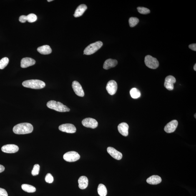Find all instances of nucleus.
<instances>
[{"label": "nucleus", "instance_id": "nucleus-1", "mask_svg": "<svg viewBox=\"0 0 196 196\" xmlns=\"http://www.w3.org/2000/svg\"><path fill=\"white\" fill-rule=\"evenodd\" d=\"M33 129L32 124L29 123H22L14 126L13 131L15 134H24L30 133L32 132Z\"/></svg>", "mask_w": 196, "mask_h": 196}, {"label": "nucleus", "instance_id": "nucleus-2", "mask_svg": "<svg viewBox=\"0 0 196 196\" xmlns=\"http://www.w3.org/2000/svg\"><path fill=\"white\" fill-rule=\"evenodd\" d=\"M22 85L25 87L34 89H41L46 86V84L43 81L39 80H30L24 81L22 83Z\"/></svg>", "mask_w": 196, "mask_h": 196}, {"label": "nucleus", "instance_id": "nucleus-3", "mask_svg": "<svg viewBox=\"0 0 196 196\" xmlns=\"http://www.w3.org/2000/svg\"><path fill=\"white\" fill-rule=\"evenodd\" d=\"M46 106L49 108L59 112H69L70 110L69 108L61 102L54 100L49 101L46 104Z\"/></svg>", "mask_w": 196, "mask_h": 196}, {"label": "nucleus", "instance_id": "nucleus-4", "mask_svg": "<svg viewBox=\"0 0 196 196\" xmlns=\"http://www.w3.org/2000/svg\"><path fill=\"white\" fill-rule=\"evenodd\" d=\"M103 45V43L101 41H98L97 42L91 44L86 47L84 50V54L86 55H91L100 49Z\"/></svg>", "mask_w": 196, "mask_h": 196}, {"label": "nucleus", "instance_id": "nucleus-5", "mask_svg": "<svg viewBox=\"0 0 196 196\" xmlns=\"http://www.w3.org/2000/svg\"><path fill=\"white\" fill-rule=\"evenodd\" d=\"M144 63L147 67L152 69H157L159 66V61L157 59L149 55L145 56Z\"/></svg>", "mask_w": 196, "mask_h": 196}, {"label": "nucleus", "instance_id": "nucleus-6", "mask_svg": "<svg viewBox=\"0 0 196 196\" xmlns=\"http://www.w3.org/2000/svg\"><path fill=\"white\" fill-rule=\"evenodd\" d=\"M80 156L77 152L74 151L68 152L64 154L63 158L66 161L74 162L80 158Z\"/></svg>", "mask_w": 196, "mask_h": 196}, {"label": "nucleus", "instance_id": "nucleus-7", "mask_svg": "<svg viewBox=\"0 0 196 196\" xmlns=\"http://www.w3.org/2000/svg\"><path fill=\"white\" fill-rule=\"evenodd\" d=\"M82 124L85 127L92 129L96 128L98 125L97 121L95 119L91 118L85 119L82 121Z\"/></svg>", "mask_w": 196, "mask_h": 196}, {"label": "nucleus", "instance_id": "nucleus-8", "mask_svg": "<svg viewBox=\"0 0 196 196\" xmlns=\"http://www.w3.org/2000/svg\"><path fill=\"white\" fill-rule=\"evenodd\" d=\"M60 130L62 132L69 133H75L76 128L74 125L71 124H66L61 125L59 127Z\"/></svg>", "mask_w": 196, "mask_h": 196}, {"label": "nucleus", "instance_id": "nucleus-9", "mask_svg": "<svg viewBox=\"0 0 196 196\" xmlns=\"http://www.w3.org/2000/svg\"><path fill=\"white\" fill-rule=\"evenodd\" d=\"M175 78L172 76H168L166 77L164 83V86L169 91H172L174 88V84L176 83Z\"/></svg>", "mask_w": 196, "mask_h": 196}, {"label": "nucleus", "instance_id": "nucleus-10", "mask_svg": "<svg viewBox=\"0 0 196 196\" xmlns=\"http://www.w3.org/2000/svg\"><path fill=\"white\" fill-rule=\"evenodd\" d=\"M106 89L110 95H113L117 92V84L116 81L111 80L108 83Z\"/></svg>", "mask_w": 196, "mask_h": 196}, {"label": "nucleus", "instance_id": "nucleus-11", "mask_svg": "<svg viewBox=\"0 0 196 196\" xmlns=\"http://www.w3.org/2000/svg\"><path fill=\"white\" fill-rule=\"evenodd\" d=\"M72 87L76 95L80 97H84V92L82 86L78 81H74L72 84Z\"/></svg>", "mask_w": 196, "mask_h": 196}, {"label": "nucleus", "instance_id": "nucleus-12", "mask_svg": "<svg viewBox=\"0 0 196 196\" xmlns=\"http://www.w3.org/2000/svg\"><path fill=\"white\" fill-rule=\"evenodd\" d=\"M18 146L14 144H8L3 146L1 150L2 152L7 153H14L19 150Z\"/></svg>", "mask_w": 196, "mask_h": 196}, {"label": "nucleus", "instance_id": "nucleus-13", "mask_svg": "<svg viewBox=\"0 0 196 196\" xmlns=\"http://www.w3.org/2000/svg\"><path fill=\"white\" fill-rule=\"evenodd\" d=\"M178 122L177 120H172L165 126L164 127V130L168 133H173L177 129L178 126Z\"/></svg>", "mask_w": 196, "mask_h": 196}, {"label": "nucleus", "instance_id": "nucleus-14", "mask_svg": "<svg viewBox=\"0 0 196 196\" xmlns=\"http://www.w3.org/2000/svg\"><path fill=\"white\" fill-rule=\"evenodd\" d=\"M108 153L112 157L117 160H120L122 157V154L112 147H108L107 149Z\"/></svg>", "mask_w": 196, "mask_h": 196}, {"label": "nucleus", "instance_id": "nucleus-15", "mask_svg": "<svg viewBox=\"0 0 196 196\" xmlns=\"http://www.w3.org/2000/svg\"><path fill=\"white\" fill-rule=\"evenodd\" d=\"M129 125L125 122H122L118 126V129L119 133L124 136L127 137L128 135Z\"/></svg>", "mask_w": 196, "mask_h": 196}, {"label": "nucleus", "instance_id": "nucleus-16", "mask_svg": "<svg viewBox=\"0 0 196 196\" xmlns=\"http://www.w3.org/2000/svg\"><path fill=\"white\" fill-rule=\"evenodd\" d=\"M35 61L32 58H24L21 60V67L22 68H26L34 65L35 64Z\"/></svg>", "mask_w": 196, "mask_h": 196}, {"label": "nucleus", "instance_id": "nucleus-17", "mask_svg": "<svg viewBox=\"0 0 196 196\" xmlns=\"http://www.w3.org/2000/svg\"><path fill=\"white\" fill-rule=\"evenodd\" d=\"M118 61L115 59H111L107 60L104 63L103 68L105 69H108L115 67L117 65Z\"/></svg>", "mask_w": 196, "mask_h": 196}, {"label": "nucleus", "instance_id": "nucleus-18", "mask_svg": "<svg viewBox=\"0 0 196 196\" xmlns=\"http://www.w3.org/2000/svg\"><path fill=\"white\" fill-rule=\"evenodd\" d=\"M147 182L150 185H157L162 182V179L158 175H153L147 178Z\"/></svg>", "mask_w": 196, "mask_h": 196}, {"label": "nucleus", "instance_id": "nucleus-19", "mask_svg": "<svg viewBox=\"0 0 196 196\" xmlns=\"http://www.w3.org/2000/svg\"><path fill=\"white\" fill-rule=\"evenodd\" d=\"M87 9V7L85 4H82L80 5L76 9L74 15L75 18L80 17L84 14L85 11Z\"/></svg>", "mask_w": 196, "mask_h": 196}, {"label": "nucleus", "instance_id": "nucleus-20", "mask_svg": "<svg viewBox=\"0 0 196 196\" xmlns=\"http://www.w3.org/2000/svg\"><path fill=\"white\" fill-rule=\"evenodd\" d=\"M79 187L81 189H85L88 185V179L85 176H81L78 180Z\"/></svg>", "mask_w": 196, "mask_h": 196}, {"label": "nucleus", "instance_id": "nucleus-21", "mask_svg": "<svg viewBox=\"0 0 196 196\" xmlns=\"http://www.w3.org/2000/svg\"><path fill=\"white\" fill-rule=\"evenodd\" d=\"M37 51L41 54L48 55L52 52V49L50 46L48 45H44L38 47Z\"/></svg>", "mask_w": 196, "mask_h": 196}, {"label": "nucleus", "instance_id": "nucleus-22", "mask_svg": "<svg viewBox=\"0 0 196 196\" xmlns=\"http://www.w3.org/2000/svg\"><path fill=\"white\" fill-rule=\"evenodd\" d=\"M98 193L100 196H106L107 194V188L102 184H99L97 189Z\"/></svg>", "mask_w": 196, "mask_h": 196}, {"label": "nucleus", "instance_id": "nucleus-23", "mask_svg": "<svg viewBox=\"0 0 196 196\" xmlns=\"http://www.w3.org/2000/svg\"><path fill=\"white\" fill-rule=\"evenodd\" d=\"M21 187L23 190L29 193H32L35 192L36 190L35 187L28 184H23Z\"/></svg>", "mask_w": 196, "mask_h": 196}, {"label": "nucleus", "instance_id": "nucleus-24", "mask_svg": "<svg viewBox=\"0 0 196 196\" xmlns=\"http://www.w3.org/2000/svg\"><path fill=\"white\" fill-rule=\"evenodd\" d=\"M130 94L133 99H137L140 97L141 94L140 91L136 88H133L130 90Z\"/></svg>", "mask_w": 196, "mask_h": 196}, {"label": "nucleus", "instance_id": "nucleus-25", "mask_svg": "<svg viewBox=\"0 0 196 196\" xmlns=\"http://www.w3.org/2000/svg\"><path fill=\"white\" fill-rule=\"evenodd\" d=\"M9 63V59L8 58L5 57L2 58L0 60V69H2L7 66Z\"/></svg>", "mask_w": 196, "mask_h": 196}, {"label": "nucleus", "instance_id": "nucleus-26", "mask_svg": "<svg viewBox=\"0 0 196 196\" xmlns=\"http://www.w3.org/2000/svg\"><path fill=\"white\" fill-rule=\"evenodd\" d=\"M129 26L130 27H133L137 25L139 22V20L137 18L131 17L129 18Z\"/></svg>", "mask_w": 196, "mask_h": 196}, {"label": "nucleus", "instance_id": "nucleus-27", "mask_svg": "<svg viewBox=\"0 0 196 196\" xmlns=\"http://www.w3.org/2000/svg\"><path fill=\"white\" fill-rule=\"evenodd\" d=\"M27 21L29 23L35 22L37 19V17L35 14H30L27 16Z\"/></svg>", "mask_w": 196, "mask_h": 196}, {"label": "nucleus", "instance_id": "nucleus-28", "mask_svg": "<svg viewBox=\"0 0 196 196\" xmlns=\"http://www.w3.org/2000/svg\"><path fill=\"white\" fill-rule=\"evenodd\" d=\"M138 11L141 14H147L150 13V10L144 7H138Z\"/></svg>", "mask_w": 196, "mask_h": 196}, {"label": "nucleus", "instance_id": "nucleus-29", "mask_svg": "<svg viewBox=\"0 0 196 196\" xmlns=\"http://www.w3.org/2000/svg\"><path fill=\"white\" fill-rule=\"evenodd\" d=\"M40 166L38 164H35L31 172V174L33 176H36L39 174L40 171Z\"/></svg>", "mask_w": 196, "mask_h": 196}, {"label": "nucleus", "instance_id": "nucleus-30", "mask_svg": "<svg viewBox=\"0 0 196 196\" xmlns=\"http://www.w3.org/2000/svg\"><path fill=\"white\" fill-rule=\"evenodd\" d=\"M45 181L48 183H52L54 181V178L51 174L48 173L46 175Z\"/></svg>", "mask_w": 196, "mask_h": 196}, {"label": "nucleus", "instance_id": "nucleus-31", "mask_svg": "<svg viewBox=\"0 0 196 196\" xmlns=\"http://www.w3.org/2000/svg\"><path fill=\"white\" fill-rule=\"evenodd\" d=\"M0 196H8L7 191L5 189L0 188Z\"/></svg>", "mask_w": 196, "mask_h": 196}, {"label": "nucleus", "instance_id": "nucleus-32", "mask_svg": "<svg viewBox=\"0 0 196 196\" xmlns=\"http://www.w3.org/2000/svg\"><path fill=\"white\" fill-rule=\"evenodd\" d=\"M19 21L21 22L24 23L26 22L27 21V16L26 15H21L19 17Z\"/></svg>", "mask_w": 196, "mask_h": 196}, {"label": "nucleus", "instance_id": "nucleus-33", "mask_svg": "<svg viewBox=\"0 0 196 196\" xmlns=\"http://www.w3.org/2000/svg\"><path fill=\"white\" fill-rule=\"evenodd\" d=\"M189 49L192 50L196 51V44L195 43L190 44V45H189Z\"/></svg>", "mask_w": 196, "mask_h": 196}, {"label": "nucleus", "instance_id": "nucleus-34", "mask_svg": "<svg viewBox=\"0 0 196 196\" xmlns=\"http://www.w3.org/2000/svg\"><path fill=\"white\" fill-rule=\"evenodd\" d=\"M5 170V167L2 165L0 164V173L3 172Z\"/></svg>", "mask_w": 196, "mask_h": 196}, {"label": "nucleus", "instance_id": "nucleus-35", "mask_svg": "<svg viewBox=\"0 0 196 196\" xmlns=\"http://www.w3.org/2000/svg\"><path fill=\"white\" fill-rule=\"evenodd\" d=\"M194 71H196V64H195V65L194 66Z\"/></svg>", "mask_w": 196, "mask_h": 196}, {"label": "nucleus", "instance_id": "nucleus-36", "mask_svg": "<svg viewBox=\"0 0 196 196\" xmlns=\"http://www.w3.org/2000/svg\"><path fill=\"white\" fill-rule=\"evenodd\" d=\"M53 0H48L47 1H49V2H50V1H52Z\"/></svg>", "mask_w": 196, "mask_h": 196}, {"label": "nucleus", "instance_id": "nucleus-37", "mask_svg": "<svg viewBox=\"0 0 196 196\" xmlns=\"http://www.w3.org/2000/svg\"><path fill=\"white\" fill-rule=\"evenodd\" d=\"M194 117H195V118L196 119V114H195V115H194Z\"/></svg>", "mask_w": 196, "mask_h": 196}]
</instances>
